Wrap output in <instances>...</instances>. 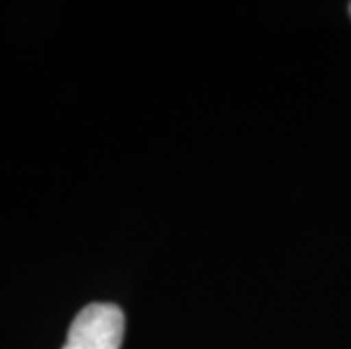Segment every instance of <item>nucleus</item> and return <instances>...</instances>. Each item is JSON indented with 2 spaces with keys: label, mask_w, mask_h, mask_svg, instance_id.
Returning <instances> with one entry per match:
<instances>
[{
  "label": "nucleus",
  "mask_w": 351,
  "mask_h": 349,
  "mask_svg": "<svg viewBox=\"0 0 351 349\" xmlns=\"http://www.w3.org/2000/svg\"><path fill=\"white\" fill-rule=\"evenodd\" d=\"M125 336V315L109 302L88 304L80 311L69 329L62 349H121Z\"/></svg>",
  "instance_id": "f257e3e1"
},
{
  "label": "nucleus",
  "mask_w": 351,
  "mask_h": 349,
  "mask_svg": "<svg viewBox=\"0 0 351 349\" xmlns=\"http://www.w3.org/2000/svg\"><path fill=\"white\" fill-rule=\"evenodd\" d=\"M349 16H351V5H349Z\"/></svg>",
  "instance_id": "f03ea898"
}]
</instances>
